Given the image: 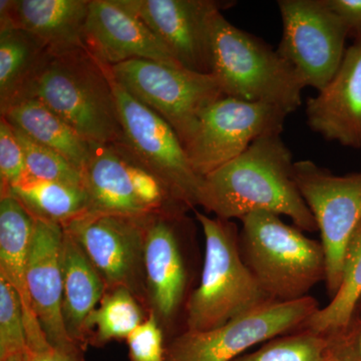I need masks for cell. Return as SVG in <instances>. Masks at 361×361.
<instances>
[{"label":"cell","mask_w":361,"mask_h":361,"mask_svg":"<svg viewBox=\"0 0 361 361\" xmlns=\"http://www.w3.org/2000/svg\"><path fill=\"white\" fill-rule=\"evenodd\" d=\"M25 99L44 104L90 142H123L109 66L85 49L51 52L16 102Z\"/></svg>","instance_id":"cell-2"},{"label":"cell","mask_w":361,"mask_h":361,"mask_svg":"<svg viewBox=\"0 0 361 361\" xmlns=\"http://www.w3.org/2000/svg\"><path fill=\"white\" fill-rule=\"evenodd\" d=\"M116 80L173 128L184 149L204 111L226 97L214 75L148 59L110 66Z\"/></svg>","instance_id":"cell-7"},{"label":"cell","mask_w":361,"mask_h":361,"mask_svg":"<svg viewBox=\"0 0 361 361\" xmlns=\"http://www.w3.org/2000/svg\"><path fill=\"white\" fill-rule=\"evenodd\" d=\"M49 54L47 45L27 30H0V113L18 101Z\"/></svg>","instance_id":"cell-23"},{"label":"cell","mask_w":361,"mask_h":361,"mask_svg":"<svg viewBox=\"0 0 361 361\" xmlns=\"http://www.w3.org/2000/svg\"><path fill=\"white\" fill-rule=\"evenodd\" d=\"M205 238L200 281L186 311L185 331H205L273 302L247 267L234 221L194 210Z\"/></svg>","instance_id":"cell-4"},{"label":"cell","mask_w":361,"mask_h":361,"mask_svg":"<svg viewBox=\"0 0 361 361\" xmlns=\"http://www.w3.org/2000/svg\"><path fill=\"white\" fill-rule=\"evenodd\" d=\"M63 238L61 225L37 221L26 271V287L32 310L52 345L70 355H84L85 351L68 336L63 322Z\"/></svg>","instance_id":"cell-17"},{"label":"cell","mask_w":361,"mask_h":361,"mask_svg":"<svg viewBox=\"0 0 361 361\" xmlns=\"http://www.w3.org/2000/svg\"><path fill=\"white\" fill-rule=\"evenodd\" d=\"M37 220L13 195L0 196V278L20 294L23 306L32 308L26 271Z\"/></svg>","instance_id":"cell-22"},{"label":"cell","mask_w":361,"mask_h":361,"mask_svg":"<svg viewBox=\"0 0 361 361\" xmlns=\"http://www.w3.org/2000/svg\"><path fill=\"white\" fill-rule=\"evenodd\" d=\"M240 222L242 258L273 301L299 300L325 282L326 259L322 242L285 224L274 214L254 212Z\"/></svg>","instance_id":"cell-5"},{"label":"cell","mask_w":361,"mask_h":361,"mask_svg":"<svg viewBox=\"0 0 361 361\" xmlns=\"http://www.w3.org/2000/svg\"><path fill=\"white\" fill-rule=\"evenodd\" d=\"M109 70L120 113L123 144L178 201L195 210L199 206L203 178L195 172L179 137L165 120L137 101L116 80L110 66Z\"/></svg>","instance_id":"cell-11"},{"label":"cell","mask_w":361,"mask_h":361,"mask_svg":"<svg viewBox=\"0 0 361 361\" xmlns=\"http://www.w3.org/2000/svg\"><path fill=\"white\" fill-rule=\"evenodd\" d=\"M82 178L89 213L141 217L160 211H191L123 142H92Z\"/></svg>","instance_id":"cell-8"},{"label":"cell","mask_w":361,"mask_h":361,"mask_svg":"<svg viewBox=\"0 0 361 361\" xmlns=\"http://www.w3.org/2000/svg\"><path fill=\"white\" fill-rule=\"evenodd\" d=\"M314 297L273 301L205 331H184L166 344L165 361H232L254 346L305 326L320 310Z\"/></svg>","instance_id":"cell-9"},{"label":"cell","mask_w":361,"mask_h":361,"mask_svg":"<svg viewBox=\"0 0 361 361\" xmlns=\"http://www.w3.org/2000/svg\"><path fill=\"white\" fill-rule=\"evenodd\" d=\"M280 135L259 137L242 155L203 177L199 206L225 220L254 212L287 216L303 232L318 231L294 178L295 161Z\"/></svg>","instance_id":"cell-1"},{"label":"cell","mask_w":361,"mask_h":361,"mask_svg":"<svg viewBox=\"0 0 361 361\" xmlns=\"http://www.w3.org/2000/svg\"><path fill=\"white\" fill-rule=\"evenodd\" d=\"M211 75L226 97L273 104L293 113L305 87L295 68L279 52L233 25L222 13L214 25Z\"/></svg>","instance_id":"cell-6"},{"label":"cell","mask_w":361,"mask_h":361,"mask_svg":"<svg viewBox=\"0 0 361 361\" xmlns=\"http://www.w3.org/2000/svg\"><path fill=\"white\" fill-rule=\"evenodd\" d=\"M329 8L348 27L349 35L361 37V0H325Z\"/></svg>","instance_id":"cell-34"},{"label":"cell","mask_w":361,"mask_h":361,"mask_svg":"<svg viewBox=\"0 0 361 361\" xmlns=\"http://www.w3.org/2000/svg\"><path fill=\"white\" fill-rule=\"evenodd\" d=\"M148 315L128 289L106 290L87 320V345L103 348L114 341H127Z\"/></svg>","instance_id":"cell-26"},{"label":"cell","mask_w":361,"mask_h":361,"mask_svg":"<svg viewBox=\"0 0 361 361\" xmlns=\"http://www.w3.org/2000/svg\"><path fill=\"white\" fill-rule=\"evenodd\" d=\"M294 178L320 233L326 259L324 283L331 299L341 285L346 247L361 222V173L338 176L302 160L294 163Z\"/></svg>","instance_id":"cell-10"},{"label":"cell","mask_w":361,"mask_h":361,"mask_svg":"<svg viewBox=\"0 0 361 361\" xmlns=\"http://www.w3.org/2000/svg\"><path fill=\"white\" fill-rule=\"evenodd\" d=\"M165 44L183 68L211 75L214 25L231 1L118 0Z\"/></svg>","instance_id":"cell-15"},{"label":"cell","mask_w":361,"mask_h":361,"mask_svg":"<svg viewBox=\"0 0 361 361\" xmlns=\"http://www.w3.org/2000/svg\"><path fill=\"white\" fill-rule=\"evenodd\" d=\"M14 130L25 152L26 175L37 180L84 186L82 171L66 160L65 157L35 141L21 130L16 128Z\"/></svg>","instance_id":"cell-28"},{"label":"cell","mask_w":361,"mask_h":361,"mask_svg":"<svg viewBox=\"0 0 361 361\" xmlns=\"http://www.w3.org/2000/svg\"><path fill=\"white\" fill-rule=\"evenodd\" d=\"M361 298V222L349 240L342 265L341 281L336 295L306 323V329L331 334L345 327Z\"/></svg>","instance_id":"cell-25"},{"label":"cell","mask_w":361,"mask_h":361,"mask_svg":"<svg viewBox=\"0 0 361 361\" xmlns=\"http://www.w3.org/2000/svg\"><path fill=\"white\" fill-rule=\"evenodd\" d=\"M329 355V336L302 327L270 339L232 361H326Z\"/></svg>","instance_id":"cell-27"},{"label":"cell","mask_w":361,"mask_h":361,"mask_svg":"<svg viewBox=\"0 0 361 361\" xmlns=\"http://www.w3.org/2000/svg\"><path fill=\"white\" fill-rule=\"evenodd\" d=\"M61 270L63 322L71 338L85 351L89 346L87 320L101 302L106 286L77 240L65 229L61 244Z\"/></svg>","instance_id":"cell-20"},{"label":"cell","mask_w":361,"mask_h":361,"mask_svg":"<svg viewBox=\"0 0 361 361\" xmlns=\"http://www.w3.org/2000/svg\"><path fill=\"white\" fill-rule=\"evenodd\" d=\"M90 0H1L0 30L23 28L39 37L51 54L85 49Z\"/></svg>","instance_id":"cell-19"},{"label":"cell","mask_w":361,"mask_h":361,"mask_svg":"<svg viewBox=\"0 0 361 361\" xmlns=\"http://www.w3.org/2000/svg\"><path fill=\"white\" fill-rule=\"evenodd\" d=\"M84 45L109 66L132 59L180 66L151 28L118 0H90Z\"/></svg>","instance_id":"cell-16"},{"label":"cell","mask_w":361,"mask_h":361,"mask_svg":"<svg viewBox=\"0 0 361 361\" xmlns=\"http://www.w3.org/2000/svg\"><path fill=\"white\" fill-rule=\"evenodd\" d=\"M26 175L25 152L11 123L0 118V196L11 192Z\"/></svg>","instance_id":"cell-30"},{"label":"cell","mask_w":361,"mask_h":361,"mask_svg":"<svg viewBox=\"0 0 361 361\" xmlns=\"http://www.w3.org/2000/svg\"><path fill=\"white\" fill-rule=\"evenodd\" d=\"M355 314H361V298L360 302H358L357 306H356V310ZM353 314V315H355Z\"/></svg>","instance_id":"cell-37"},{"label":"cell","mask_w":361,"mask_h":361,"mask_svg":"<svg viewBox=\"0 0 361 361\" xmlns=\"http://www.w3.org/2000/svg\"><path fill=\"white\" fill-rule=\"evenodd\" d=\"M147 216L87 213L63 228L87 254L103 278L106 290L128 289L148 312L145 272Z\"/></svg>","instance_id":"cell-12"},{"label":"cell","mask_w":361,"mask_h":361,"mask_svg":"<svg viewBox=\"0 0 361 361\" xmlns=\"http://www.w3.org/2000/svg\"><path fill=\"white\" fill-rule=\"evenodd\" d=\"M330 350L343 361H361V314H355L345 327L326 334Z\"/></svg>","instance_id":"cell-33"},{"label":"cell","mask_w":361,"mask_h":361,"mask_svg":"<svg viewBox=\"0 0 361 361\" xmlns=\"http://www.w3.org/2000/svg\"><path fill=\"white\" fill-rule=\"evenodd\" d=\"M4 361H27L26 360L25 355H16L11 356V357L7 358V360Z\"/></svg>","instance_id":"cell-35"},{"label":"cell","mask_w":361,"mask_h":361,"mask_svg":"<svg viewBox=\"0 0 361 361\" xmlns=\"http://www.w3.org/2000/svg\"><path fill=\"white\" fill-rule=\"evenodd\" d=\"M307 125L326 141L361 148V37L329 84L306 103Z\"/></svg>","instance_id":"cell-18"},{"label":"cell","mask_w":361,"mask_h":361,"mask_svg":"<svg viewBox=\"0 0 361 361\" xmlns=\"http://www.w3.org/2000/svg\"><path fill=\"white\" fill-rule=\"evenodd\" d=\"M8 194L13 195L35 220L61 227L89 213V197L80 185L37 180L25 175Z\"/></svg>","instance_id":"cell-24"},{"label":"cell","mask_w":361,"mask_h":361,"mask_svg":"<svg viewBox=\"0 0 361 361\" xmlns=\"http://www.w3.org/2000/svg\"><path fill=\"white\" fill-rule=\"evenodd\" d=\"M286 111L265 103L223 97L201 116L186 151L201 178L242 155L259 137L281 134Z\"/></svg>","instance_id":"cell-14"},{"label":"cell","mask_w":361,"mask_h":361,"mask_svg":"<svg viewBox=\"0 0 361 361\" xmlns=\"http://www.w3.org/2000/svg\"><path fill=\"white\" fill-rule=\"evenodd\" d=\"M130 361H165V334L155 316L148 317L128 336Z\"/></svg>","instance_id":"cell-31"},{"label":"cell","mask_w":361,"mask_h":361,"mask_svg":"<svg viewBox=\"0 0 361 361\" xmlns=\"http://www.w3.org/2000/svg\"><path fill=\"white\" fill-rule=\"evenodd\" d=\"M195 221L180 210L149 214L146 221L148 313L167 342L185 331L188 303L200 281L203 261Z\"/></svg>","instance_id":"cell-3"},{"label":"cell","mask_w":361,"mask_h":361,"mask_svg":"<svg viewBox=\"0 0 361 361\" xmlns=\"http://www.w3.org/2000/svg\"><path fill=\"white\" fill-rule=\"evenodd\" d=\"M326 361H343V360H341V358H339V357H337V356L336 355H334V353H332L331 350H330V348H329V357H327Z\"/></svg>","instance_id":"cell-36"},{"label":"cell","mask_w":361,"mask_h":361,"mask_svg":"<svg viewBox=\"0 0 361 361\" xmlns=\"http://www.w3.org/2000/svg\"><path fill=\"white\" fill-rule=\"evenodd\" d=\"M0 114L16 129L58 152L82 172L90 160L92 142L78 134L49 106L37 99H25L11 104Z\"/></svg>","instance_id":"cell-21"},{"label":"cell","mask_w":361,"mask_h":361,"mask_svg":"<svg viewBox=\"0 0 361 361\" xmlns=\"http://www.w3.org/2000/svg\"><path fill=\"white\" fill-rule=\"evenodd\" d=\"M27 351L25 316L20 294L0 278V361Z\"/></svg>","instance_id":"cell-29"},{"label":"cell","mask_w":361,"mask_h":361,"mask_svg":"<svg viewBox=\"0 0 361 361\" xmlns=\"http://www.w3.org/2000/svg\"><path fill=\"white\" fill-rule=\"evenodd\" d=\"M26 331V360L27 361H85L84 355L66 353L52 345L32 308H23Z\"/></svg>","instance_id":"cell-32"},{"label":"cell","mask_w":361,"mask_h":361,"mask_svg":"<svg viewBox=\"0 0 361 361\" xmlns=\"http://www.w3.org/2000/svg\"><path fill=\"white\" fill-rule=\"evenodd\" d=\"M278 7L283 32L277 51L305 87L319 92L343 61L348 27L325 0H279Z\"/></svg>","instance_id":"cell-13"}]
</instances>
